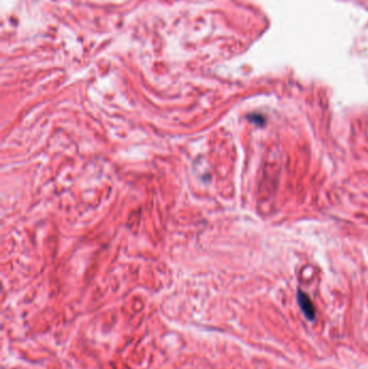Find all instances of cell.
<instances>
[{"label": "cell", "instance_id": "obj_2", "mask_svg": "<svg viewBox=\"0 0 368 369\" xmlns=\"http://www.w3.org/2000/svg\"><path fill=\"white\" fill-rule=\"evenodd\" d=\"M248 119L257 125H264L265 121H266L265 117L263 115H250L248 117Z\"/></svg>", "mask_w": 368, "mask_h": 369}, {"label": "cell", "instance_id": "obj_1", "mask_svg": "<svg viewBox=\"0 0 368 369\" xmlns=\"http://www.w3.org/2000/svg\"><path fill=\"white\" fill-rule=\"evenodd\" d=\"M297 297H298L299 306H300L301 310H303V312L305 313V315L307 316L308 320L313 321L314 317H315V309H314V306L312 304L311 299L309 298V296L307 295V293H305L304 291H301V290H298Z\"/></svg>", "mask_w": 368, "mask_h": 369}]
</instances>
